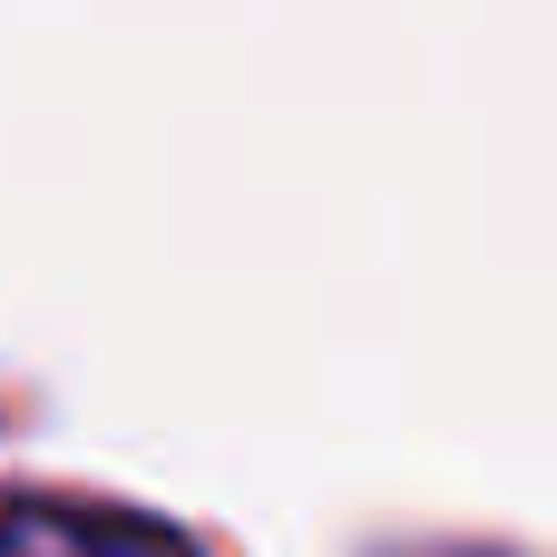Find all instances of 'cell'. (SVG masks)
Returning <instances> with one entry per match:
<instances>
[{"instance_id":"obj_1","label":"cell","mask_w":557,"mask_h":557,"mask_svg":"<svg viewBox=\"0 0 557 557\" xmlns=\"http://www.w3.org/2000/svg\"><path fill=\"white\" fill-rule=\"evenodd\" d=\"M0 557H206L186 529L117 509V499H0Z\"/></svg>"}]
</instances>
